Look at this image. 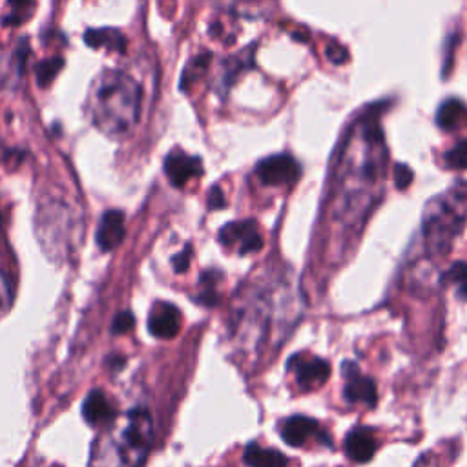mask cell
Listing matches in <instances>:
<instances>
[{"instance_id": "1", "label": "cell", "mask_w": 467, "mask_h": 467, "mask_svg": "<svg viewBox=\"0 0 467 467\" xmlns=\"http://www.w3.org/2000/svg\"><path fill=\"white\" fill-rule=\"evenodd\" d=\"M385 159V140L378 119L359 117L347 133L336 173V195L345 221L363 217L378 201Z\"/></svg>"}, {"instance_id": "2", "label": "cell", "mask_w": 467, "mask_h": 467, "mask_svg": "<svg viewBox=\"0 0 467 467\" xmlns=\"http://www.w3.org/2000/svg\"><path fill=\"white\" fill-rule=\"evenodd\" d=\"M465 201V188H451L425 204L421 234L431 255L443 257L451 250L452 241L462 234L467 221Z\"/></svg>"}, {"instance_id": "3", "label": "cell", "mask_w": 467, "mask_h": 467, "mask_svg": "<svg viewBox=\"0 0 467 467\" xmlns=\"http://www.w3.org/2000/svg\"><path fill=\"white\" fill-rule=\"evenodd\" d=\"M255 175L263 184L268 186H281V184H292L299 179L301 168L296 162L294 157L286 153L270 155L255 166Z\"/></svg>"}, {"instance_id": "4", "label": "cell", "mask_w": 467, "mask_h": 467, "mask_svg": "<svg viewBox=\"0 0 467 467\" xmlns=\"http://www.w3.org/2000/svg\"><path fill=\"white\" fill-rule=\"evenodd\" d=\"M219 241L223 244H239V254H252L263 248V237L257 230V224L252 219L228 223L219 230Z\"/></svg>"}, {"instance_id": "5", "label": "cell", "mask_w": 467, "mask_h": 467, "mask_svg": "<svg viewBox=\"0 0 467 467\" xmlns=\"http://www.w3.org/2000/svg\"><path fill=\"white\" fill-rule=\"evenodd\" d=\"M343 376H345V387L343 396L348 403H363L367 407H374L378 400L376 383L359 372L356 363H345L343 365Z\"/></svg>"}, {"instance_id": "6", "label": "cell", "mask_w": 467, "mask_h": 467, "mask_svg": "<svg viewBox=\"0 0 467 467\" xmlns=\"http://www.w3.org/2000/svg\"><path fill=\"white\" fill-rule=\"evenodd\" d=\"M288 368L294 372L296 381L301 389H316L323 385L330 376V365L321 358H306L301 354L292 356Z\"/></svg>"}, {"instance_id": "7", "label": "cell", "mask_w": 467, "mask_h": 467, "mask_svg": "<svg viewBox=\"0 0 467 467\" xmlns=\"http://www.w3.org/2000/svg\"><path fill=\"white\" fill-rule=\"evenodd\" d=\"M164 171L175 188H182L192 177H199L202 173V162L199 157L173 151L164 159Z\"/></svg>"}, {"instance_id": "8", "label": "cell", "mask_w": 467, "mask_h": 467, "mask_svg": "<svg viewBox=\"0 0 467 467\" xmlns=\"http://www.w3.org/2000/svg\"><path fill=\"white\" fill-rule=\"evenodd\" d=\"M181 328V312L175 305L170 303H159L150 317H148V330L151 336L161 339L175 337Z\"/></svg>"}, {"instance_id": "9", "label": "cell", "mask_w": 467, "mask_h": 467, "mask_svg": "<svg viewBox=\"0 0 467 467\" xmlns=\"http://www.w3.org/2000/svg\"><path fill=\"white\" fill-rule=\"evenodd\" d=\"M124 213L120 210L104 212L99 228H97V243L104 252H109L120 244L124 239Z\"/></svg>"}, {"instance_id": "10", "label": "cell", "mask_w": 467, "mask_h": 467, "mask_svg": "<svg viewBox=\"0 0 467 467\" xmlns=\"http://www.w3.org/2000/svg\"><path fill=\"white\" fill-rule=\"evenodd\" d=\"M345 452L356 463L368 462L376 452V438L368 429L356 427L345 436Z\"/></svg>"}, {"instance_id": "11", "label": "cell", "mask_w": 467, "mask_h": 467, "mask_svg": "<svg viewBox=\"0 0 467 467\" xmlns=\"http://www.w3.org/2000/svg\"><path fill=\"white\" fill-rule=\"evenodd\" d=\"M317 432H319L317 421L308 416H299V414L290 416L281 425V438L292 447L305 445V441Z\"/></svg>"}, {"instance_id": "12", "label": "cell", "mask_w": 467, "mask_h": 467, "mask_svg": "<svg viewBox=\"0 0 467 467\" xmlns=\"http://www.w3.org/2000/svg\"><path fill=\"white\" fill-rule=\"evenodd\" d=\"M82 416L88 423L100 425L113 418V409L100 390H91L82 403Z\"/></svg>"}, {"instance_id": "13", "label": "cell", "mask_w": 467, "mask_h": 467, "mask_svg": "<svg viewBox=\"0 0 467 467\" xmlns=\"http://www.w3.org/2000/svg\"><path fill=\"white\" fill-rule=\"evenodd\" d=\"M243 460L248 467H286L288 458L275 449H263L257 443H248L243 452Z\"/></svg>"}, {"instance_id": "14", "label": "cell", "mask_w": 467, "mask_h": 467, "mask_svg": "<svg viewBox=\"0 0 467 467\" xmlns=\"http://www.w3.org/2000/svg\"><path fill=\"white\" fill-rule=\"evenodd\" d=\"M84 42L95 49H99L102 46L120 51V53L126 49V38L117 29H88L84 33Z\"/></svg>"}, {"instance_id": "15", "label": "cell", "mask_w": 467, "mask_h": 467, "mask_svg": "<svg viewBox=\"0 0 467 467\" xmlns=\"http://www.w3.org/2000/svg\"><path fill=\"white\" fill-rule=\"evenodd\" d=\"M62 67H64V58L60 57H49L40 60L36 64V73H35V80L38 88H47L57 78Z\"/></svg>"}, {"instance_id": "16", "label": "cell", "mask_w": 467, "mask_h": 467, "mask_svg": "<svg viewBox=\"0 0 467 467\" xmlns=\"http://www.w3.org/2000/svg\"><path fill=\"white\" fill-rule=\"evenodd\" d=\"M463 113H465V108L462 106L460 100H445L438 109L436 120L443 130H451L462 120Z\"/></svg>"}, {"instance_id": "17", "label": "cell", "mask_w": 467, "mask_h": 467, "mask_svg": "<svg viewBox=\"0 0 467 467\" xmlns=\"http://www.w3.org/2000/svg\"><path fill=\"white\" fill-rule=\"evenodd\" d=\"M11 11L9 15L4 18V24L7 26H18L22 24L33 11L35 7V0H7Z\"/></svg>"}, {"instance_id": "18", "label": "cell", "mask_w": 467, "mask_h": 467, "mask_svg": "<svg viewBox=\"0 0 467 467\" xmlns=\"http://www.w3.org/2000/svg\"><path fill=\"white\" fill-rule=\"evenodd\" d=\"M445 279L456 285V294L462 299H467V265L463 261L452 263V266L447 270Z\"/></svg>"}, {"instance_id": "19", "label": "cell", "mask_w": 467, "mask_h": 467, "mask_svg": "<svg viewBox=\"0 0 467 467\" xmlns=\"http://www.w3.org/2000/svg\"><path fill=\"white\" fill-rule=\"evenodd\" d=\"M445 164L452 170H465L467 168V140L456 142L445 153Z\"/></svg>"}, {"instance_id": "20", "label": "cell", "mask_w": 467, "mask_h": 467, "mask_svg": "<svg viewBox=\"0 0 467 467\" xmlns=\"http://www.w3.org/2000/svg\"><path fill=\"white\" fill-rule=\"evenodd\" d=\"M135 325V317L131 312H119L115 317H113V323H111V332L113 334H124V332H130Z\"/></svg>"}, {"instance_id": "21", "label": "cell", "mask_w": 467, "mask_h": 467, "mask_svg": "<svg viewBox=\"0 0 467 467\" xmlns=\"http://www.w3.org/2000/svg\"><path fill=\"white\" fill-rule=\"evenodd\" d=\"M394 181H396V186H398L400 190L407 188V186L410 184V181H412V171H410V168H409L407 164H396V166H394Z\"/></svg>"}, {"instance_id": "22", "label": "cell", "mask_w": 467, "mask_h": 467, "mask_svg": "<svg viewBox=\"0 0 467 467\" xmlns=\"http://www.w3.org/2000/svg\"><path fill=\"white\" fill-rule=\"evenodd\" d=\"M190 255H192V246H186L182 252H179L173 259H171V265H173V270L175 272H184L188 270L190 266Z\"/></svg>"}, {"instance_id": "23", "label": "cell", "mask_w": 467, "mask_h": 467, "mask_svg": "<svg viewBox=\"0 0 467 467\" xmlns=\"http://www.w3.org/2000/svg\"><path fill=\"white\" fill-rule=\"evenodd\" d=\"M208 206H210L212 210H219V208L224 206V195H223V192H221L219 186H213V188L210 190V193H208Z\"/></svg>"}, {"instance_id": "24", "label": "cell", "mask_w": 467, "mask_h": 467, "mask_svg": "<svg viewBox=\"0 0 467 467\" xmlns=\"http://www.w3.org/2000/svg\"><path fill=\"white\" fill-rule=\"evenodd\" d=\"M217 299H219V296L212 290V286H208L202 294H199L197 296V303H201V305H206V306H212V305H217Z\"/></svg>"}, {"instance_id": "25", "label": "cell", "mask_w": 467, "mask_h": 467, "mask_svg": "<svg viewBox=\"0 0 467 467\" xmlns=\"http://www.w3.org/2000/svg\"><path fill=\"white\" fill-rule=\"evenodd\" d=\"M327 57H328L332 62L341 64V62H345V58H347V51H345L341 46H330V47L327 49Z\"/></svg>"}, {"instance_id": "26", "label": "cell", "mask_w": 467, "mask_h": 467, "mask_svg": "<svg viewBox=\"0 0 467 467\" xmlns=\"http://www.w3.org/2000/svg\"><path fill=\"white\" fill-rule=\"evenodd\" d=\"M416 467H438L434 462H429V460H423L421 458V462L416 465Z\"/></svg>"}]
</instances>
